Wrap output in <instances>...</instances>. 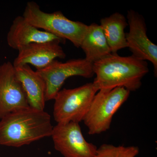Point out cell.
Here are the masks:
<instances>
[{
  "instance_id": "6da1fadb",
  "label": "cell",
  "mask_w": 157,
  "mask_h": 157,
  "mask_svg": "<svg viewBox=\"0 0 157 157\" xmlns=\"http://www.w3.org/2000/svg\"><path fill=\"white\" fill-rule=\"evenodd\" d=\"M0 121V145L19 147L51 137V116L29 107L9 113Z\"/></svg>"
},
{
  "instance_id": "7a4b0ae2",
  "label": "cell",
  "mask_w": 157,
  "mask_h": 157,
  "mask_svg": "<svg viewBox=\"0 0 157 157\" xmlns=\"http://www.w3.org/2000/svg\"><path fill=\"white\" fill-rule=\"evenodd\" d=\"M93 70L96 77L93 82L98 90L123 87L130 92L140 88L142 78L149 72L146 61L117 53L94 63Z\"/></svg>"
},
{
  "instance_id": "3957f363",
  "label": "cell",
  "mask_w": 157,
  "mask_h": 157,
  "mask_svg": "<svg viewBox=\"0 0 157 157\" xmlns=\"http://www.w3.org/2000/svg\"><path fill=\"white\" fill-rule=\"evenodd\" d=\"M22 16L35 27L63 40L67 39L78 48L88 27L83 23L69 19L61 11L44 12L34 2L27 3Z\"/></svg>"
},
{
  "instance_id": "277c9868",
  "label": "cell",
  "mask_w": 157,
  "mask_h": 157,
  "mask_svg": "<svg viewBox=\"0 0 157 157\" xmlns=\"http://www.w3.org/2000/svg\"><path fill=\"white\" fill-rule=\"evenodd\" d=\"M130 93L123 87L98 91L83 121L89 135H99L110 128L113 116L128 100Z\"/></svg>"
},
{
  "instance_id": "5b68a950",
  "label": "cell",
  "mask_w": 157,
  "mask_h": 157,
  "mask_svg": "<svg viewBox=\"0 0 157 157\" xmlns=\"http://www.w3.org/2000/svg\"><path fill=\"white\" fill-rule=\"evenodd\" d=\"M98 91L93 82L75 88L61 90L54 99L55 121L57 124L79 123L83 121Z\"/></svg>"
},
{
  "instance_id": "8992f818",
  "label": "cell",
  "mask_w": 157,
  "mask_h": 157,
  "mask_svg": "<svg viewBox=\"0 0 157 157\" xmlns=\"http://www.w3.org/2000/svg\"><path fill=\"white\" fill-rule=\"evenodd\" d=\"M45 84V101L54 100L65 81L70 77L90 78L94 75L93 64L85 59H72L64 63L54 60L47 67L36 70Z\"/></svg>"
},
{
  "instance_id": "52a82bcc",
  "label": "cell",
  "mask_w": 157,
  "mask_h": 157,
  "mask_svg": "<svg viewBox=\"0 0 157 157\" xmlns=\"http://www.w3.org/2000/svg\"><path fill=\"white\" fill-rule=\"evenodd\" d=\"M55 148L64 157H95L98 147L85 139L79 123L57 124L51 136Z\"/></svg>"
},
{
  "instance_id": "ba28073f",
  "label": "cell",
  "mask_w": 157,
  "mask_h": 157,
  "mask_svg": "<svg viewBox=\"0 0 157 157\" xmlns=\"http://www.w3.org/2000/svg\"><path fill=\"white\" fill-rule=\"evenodd\" d=\"M127 18L129 26L128 33H126L127 48L135 57L152 63L155 76H157V46L147 36L144 17L130 9L127 12Z\"/></svg>"
},
{
  "instance_id": "9c48e42d",
  "label": "cell",
  "mask_w": 157,
  "mask_h": 157,
  "mask_svg": "<svg viewBox=\"0 0 157 157\" xmlns=\"http://www.w3.org/2000/svg\"><path fill=\"white\" fill-rule=\"evenodd\" d=\"M28 107L26 96L13 63L9 61L3 63L0 65V119Z\"/></svg>"
},
{
  "instance_id": "30bf717a",
  "label": "cell",
  "mask_w": 157,
  "mask_h": 157,
  "mask_svg": "<svg viewBox=\"0 0 157 157\" xmlns=\"http://www.w3.org/2000/svg\"><path fill=\"white\" fill-rule=\"evenodd\" d=\"M63 43L60 40L31 43L19 49L14 59V67L25 65H32L41 70L47 67L56 59H63L66 54L60 44Z\"/></svg>"
},
{
  "instance_id": "8fae6325",
  "label": "cell",
  "mask_w": 157,
  "mask_h": 157,
  "mask_svg": "<svg viewBox=\"0 0 157 157\" xmlns=\"http://www.w3.org/2000/svg\"><path fill=\"white\" fill-rule=\"evenodd\" d=\"M58 40H66L56 36L32 25L23 16L14 18L7 36V42L11 48L19 50L26 45L36 42Z\"/></svg>"
},
{
  "instance_id": "7c38bea8",
  "label": "cell",
  "mask_w": 157,
  "mask_h": 157,
  "mask_svg": "<svg viewBox=\"0 0 157 157\" xmlns=\"http://www.w3.org/2000/svg\"><path fill=\"white\" fill-rule=\"evenodd\" d=\"M14 68L17 78L25 92L29 106L39 110H44L46 102V88L42 76L29 65Z\"/></svg>"
},
{
  "instance_id": "4fadbf2b",
  "label": "cell",
  "mask_w": 157,
  "mask_h": 157,
  "mask_svg": "<svg viewBox=\"0 0 157 157\" xmlns=\"http://www.w3.org/2000/svg\"><path fill=\"white\" fill-rule=\"evenodd\" d=\"M80 48L88 62L94 63L111 53L100 25L93 23L88 25Z\"/></svg>"
},
{
  "instance_id": "5bb4252c",
  "label": "cell",
  "mask_w": 157,
  "mask_h": 157,
  "mask_svg": "<svg viewBox=\"0 0 157 157\" xmlns=\"http://www.w3.org/2000/svg\"><path fill=\"white\" fill-rule=\"evenodd\" d=\"M101 29L107 40L111 53H117L122 48H127L125 29L128 26L125 17L115 12L100 21Z\"/></svg>"
},
{
  "instance_id": "9a60e30c",
  "label": "cell",
  "mask_w": 157,
  "mask_h": 157,
  "mask_svg": "<svg viewBox=\"0 0 157 157\" xmlns=\"http://www.w3.org/2000/svg\"><path fill=\"white\" fill-rule=\"evenodd\" d=\"M139 153L137 146L103 144L98 148L95 157H136Z\"/></svg>"
}]
</instances>
